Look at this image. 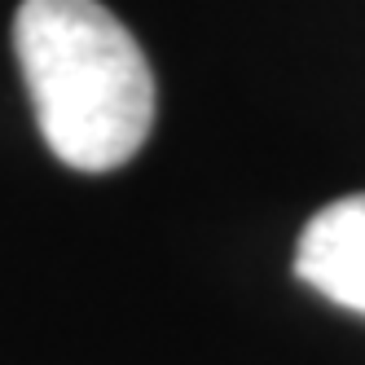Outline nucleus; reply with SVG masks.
Here are the masks:
<instances>
[{"mask_svg":"<svg viewBox=\"0 0 365 365\" xmlns=\"http://www.w3.org/2000/svg\"><path fill=\"white\" fill-rule=\"evenodd\" d=\"M295 273L330 304L365 317V194H348L308 220Z\"/></svg>","mask_w":365,"mask_h":365,"instance_id":"f03ea898","label":"nucleus"},{"mask_svg":"<svg viewBox=\"0 0 365 365\" xmlns=\"http://www.w3.org/2000/svg\"><path fill=\"white\" fill-rule=\"evenodd\" d=\"M14 48L48 150L75 172L123 168L154 128L141 44L97 0H22Z\"/></svg>","mask_w":365,"mask_h":365,"instance_id":"f257e3e1","label":"nucleus"}]
</instances>
